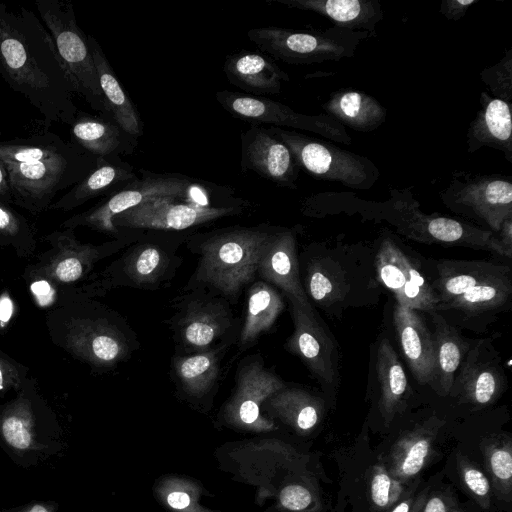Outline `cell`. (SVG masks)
I'll return each instance as SVG.
<instances>
[{"instance_id":"cell-1","label":"cell","mask_w":512,"mask_h":512,"mask_svg":"<svg viewBox=\"0 0 512 512\" xmlns=\"http://www.w3.org/2000/svg\"><path fill=\"white\" fill-rule=\"evenodd\" d=\"M0 75L43 116L71 125L78 113L73 87L56 45L36 14L0 2Z\"/></svg>"},{"instance_id":"cell-2","label":"cell","mask_w":512,"mask_h":512,"mask_svg":"<svg viewBox=\"0 0 512 512\" xmlns=\"http://www.w3.org/2000/svg\"><path fill=\"white\" fill-rule=\"evenodd\" d=\"M0 161L13 204L39 214L49 209L56 194L83 180L96 167L97 157L45 131L0 141Z\"/></svg>"},{"instance_id":"cell-3","label":"cell","mask_w":512,"mask_h":512,"mask_svg":"<svg viewBox=\"0 0 512 512\" xmlns=\"http://www.w3.org/2000/svg\"><path fill=\"white\" fill-rule=\"evenodd\" d=\"M278 227L240 225L189 233L187 249L197 265L182 291L201 289L235 306L244 288L257 279V263L268 238Z\"/></svg>"},{"instance_id":"cell-4","label":"cell","mask_w":512,"mask_h":512,"mask_svg":"<svg viewBox=\"0 0 512 512\" xmlns=\"http://www.w3.org/2000/svg\"><path fill=\"white\" fill-rule=\"evenodd\" d=\"M323 201L379 216L400 234L421 243L483 249L509 258L495 233L454 218L424 213L408 188L391 189L390 198L384 202L367 201L348 192L325 193Z\"/></svg>"},{"instance_id":"cell-5","label":"cell","mask_w":512,"mask_h":512,"mask_svg":"<svg viewBox=\"0 0 512 512\" xmlns=\"http://www.w3.org/2000/svg\"><path fill=\"white\" fill-rule=\"evenodd\" d=\"M189 233L143 232L87 286L91 296L127 287L158 291L171 286L183 263L180 246Z\"/></svg>"},{"instance_id":"cell-6","label":"cell","mask_w":512,"mask_h":512,"mask_svg":"<svg viewBox=\"0 0 512 512\" xmlns=\"http://www.w3.org/2000/svg\"><path fill=\"white\" fill-rule=\"evenodd\" d=\"M180 292L171 299L173 312L164 321L172 334L173 354L205 352L229 342L236 345L242 320L225 298L201 289Z\"/></svg>"},{"instance_id":"cell-7","label":"cell","mask_w":512,"mask_h":512,"mask_svg":"<svg viewBox=\"0 0 512 512\" xmlns=\"http://www.w3.org/2000/svg\"><path fill=\"white\" fill-rule=\"evenodd\" d=\"M140 172L142 177L105 197L93 208L70 217L62 227L73 229L86 226L118 238L124 234L125 230L117 229L112 223L113 218L152 199L179 198L203 206H218L209 200L210 190L196 180L183 175L155 174L143 169H140Z\"/></svg>"},{"instance_id":"cell-8","label":"cell","mask_w":512,"mask_h":512,"mask_svg":"<svg viewBox=\"0 0 512 512\" xmlns=\"http://www.w3.org/2000/svg\"><path fill=\"white\" fill-rule=\"evenodd\" d=\"M247 36L262 53L290 65H314L354 56L366 31L332 26L324 30H297L275 26L249 29Z\"/></svg>"},{"instance_id":"cell-9","label":"cell","mask_w":512,"mask_h":512,"mask_svg":"<svg viewBox=\"0 0 512 512\" xmlns=\"http://www.w3.org/2000/svg\"><path fill=\"white\" fill-rule=\"evenodd\" d=\"M35 5L56 45L74 94L81 96L92 109L108 119L88 38L76 21L73 4L60 0H36Z\"/></svg>"},{"instance_id":"cell-10","label":"cell","mask_w":512,"mask_h":512,"mask_svg":"<svg viewBox=\"0 0 512 512\" xmlns=\"http://www.w3.org/2000/svg\"><path fill=\"white\" fill-rule=\"evenodd\" d=\"M269 128L289 148L298 167L316 179L356 190H368L379 179L377 166L365 156L295 130Z\"/></svg>"},{"instance_id":"cell-11","label":"cell","mask_w":512,"mask_h":512,"mask_svg":"<svg viewBox=\"0 0 512 512\" xmlns=\"http://www.w3.org/2000/svg\"><path fill=\"white\" fill-rule=\"evenodd\" d=\"M88 308V313L71 323L68 345L72 351L100 369H113L128 361L140 342L126 319L101 304Z\"/></svg>"},{"instance_id":"cell-12","label":"cell","mask_w":512,"mask_h":512,"mask_svg":"<svg viewBox=\"0 0 512 512\" xmlns=\"http://www.w3.org/2000/svg\"><path fill=\"white\" fill-rule=\"evenodd\" d=\"M439 196L449 210L493 233H498L504 221L512 217L510 176L455 171Z\"/></svg>"},{"instance_id":"cell-13","label":"cell","mask_w":512,"mask_h":512,"mask_svg":"<svg viewBox=\"0 0 512 512\" xmlns=\"http://www.w3.org/2000/svg\"><path fill=\"white\" fill-rule=\"evenodd\" d=\"M285 386L286 383L265 366L260 354L243 357L237 365L234 387L219 413V420L230 427L247 431L275 430V422L262 414L261 406Z\"/></svg>"},{"instance_id":"cell-14","label":"cell","mask_w":512,"mask_h":512,"mask_svg":"<svg viewBox=\"0 0 512 512\" xmlns=\"http://www.w3.org/2000/svg\"><path fill=\"white\" fill-rule=\"evenodd\" d=\"M247 201L225 206H203L187 199L157 198L129 209L112 220L122 230L183 232L221 218L240 215Z\"/></svg>"},{"instance_id":"cell-15","label":"cell","mask_w":512,"mask_h":512,"mask_svg":"<svg viewBox=\"0 0 512 512\" xmlns=\"http://www.w3.org/2000/svg\"><path fill=\"white\" fill-rule=\"evenodd\" d=\"M215 98L228 113L252 126L270 124L279 128L305 130L345 145L353 141L345 127L325 113L308 115L264 96L228 90L218 91Z\"/></svg>"},{"instance_id":"cell-16","label":"cell","mask_w":512,"mask_h":512,"mask_svg":"<svg viewBox=\"0 0 512 512\" xmlns=\"http://www.w3.org/2000/svg\"><path fill=\"white\" fill-rule=\"evenodd\" d=\"M234 345L229 342L205 352L173 354L169 375L176 396L195 409L209 410L220 386L223 360Z\"/></svg>"},{"instance_id":"cell-17","label":"cell","mask_w":512,"mask_h":512,"mask_svg":"<svg viewBox=\"0 0 512 512\" xmlns=\"http://www.w3.org/2000/svg\"><path fill=\"white\" fill-rule=\"evenodd\" d=\"M378 280L389 289L397 305L417 311H437L438 297L414 262L390 238H385L376 255Z\"/></svg>"},{"instance_id":"cell-18","label":"cell","mask_w":512,"mask_h":512,"mask_svg":"<svg viewBox=\"0 0 512 512\" xmlns=\"http://www.w3.org/2000/svg\"><path fill=\"white\" fill-rule=\"evenodd\" d=\"M294 329L285 349L299 357L323 384L335 385L338 379L337 350L333 339L320 324L312 308L290 302Z\"/></svg>"},{"instance_id":"cell-19","label":"cell","mask_w":512,"mask_h":512,"mask_svg":"<svg viewBox=\"0 0 512 512\" xmlns=\"http://www.w3.org/2000/svg\"><path fill=\"white\" fill-rule=\"evenodd\" d=\"M454 378L450 394L475 407L493 404L504 389L505 376L499 356L490 340L477 341L469 347Z\"/></svg>"},{"instance_id":"cell-20","label":"cell","mask_w":512,"mask_h":512,"mask_svg":"<svg viewBox=\"0 0 512 512\" xmlns=\"http://www.w3.org/2000/svg\"><path fill=\"white\" fill-rule=\"evenodd\" d=\"M73 229L49 236L59 253L51 258L43 273L58 283H72L86 276L100 260L109 257L134 242L143 231L125 230L124 234L100 245L79 243Z\"/></svg>"},{"instance_id":"cell-21","label":"cell","mask_w":512,"mask_h":512,"mask_svg":"<svg viewBox=\"0 0 512 512\" xmlns=\"http://www.w3.org/2000/svg\"><path fill=\"white\" fill-rule=\"evenodd\" d=\"M241 169L274 184L297 188L298 167L289 148L269 127L252 126L241 134Z\"/></svg>"},{"instance_id":"cell-22","label":"cell","mask_w":512,"mask_h":512,"mask_svg":"<svg viewBox=\"0 0 512 512\" xmlns=\"http://www.w3.org/2000/svg\"><path fill=\"white\" fill-rule=\"evenodd\" d=\"M257 278L287 297L289 302L312 308L300 278L295 232L278 227L266 241L257 263Z\"/></svg>"},{"instance_id":"cell-23","label":"cell","mask_w":512,"mask_h":512,"mask_svg":"<svg viewBox=\"0 0 512 512\" xmlns=\"http://www.w3.org/2000/svg\"><path fill=\"white\" fill-rule=\"evenodd\" d=\"M393 321L403 355L414 378L422 385L435 384V342L422 316L417 310L396 305Z\"/></svg>"},{"instance_id":"cell-24","label":"cell","mask_w":512,"mask_h":512,"mask_svg":"<svg viewBox=\"0 0 512 512\" xmlns=\"http://www.w3.org/2000/svg\"><path fill=\"white\" fill-rule=\"evenodd\" d=\"M444 421L433 416L405 431L391 447L387 470L403 484L415 479L429 462Z\"/></svg>"},{"instance_id":"cell-25","label":"cell","mask_w":512,"mask_h":512,"mask_svg":"<svg viewBox=\"0 0 512 512\" xmlns=\"http://www.w3.org/2000/svg\"><path fill=\"white\" fill-rule=\"evenodd\" d=\"M481 108L470 122L467 134V151L474 153L490 147L503 153L512 163V117L510 103L491 97L486 91L480 94Z\"/></svg>"},{"instance_id":"cell-26","label":"cell","mask_w":512,"mask_h":512,"mask_svg":"<svg viewBox=\"0 0 512 512\" xmlns=\"http://www.w3.org/2000/svg\"><path fill=\"white\" fill-rule=\"evenodd\" d=\"M223 72L229 83L255 96L277 94L290 79L271 57L249 50L227 55Z\"/></svg>"},{"instance_id":"cell-27","label":"cell","mask_w":512,"mask_h":512,"mask_svg":"<svg viewBox=\"0 0 512 512\" xmlns=\"http://www.w3.org/2000/svg\"><path fill=\"white\" fill-rule=\"evenodd\" d=\"M138 178L134 167L123 161L120 156L97 158L96 167L71 190L52 203L49 209L72 210L93 198L108 197Z\"/></svg>"},{"instance_id":"cell-28","label":"cell","mask_w":512,"mask_h":512,"mask_svg":"<svg viewBox=\"0 0 512 512\" xmlns=\"http://www.w3.org/2000/svg\"><path fill=\"white\" fill-rule=\"evenodd\" d=\"M285 309V302L278 290L263 280L248 286L244 318L236 343L237 356L254 346L276 324Z\"/></svg>"},{"instance_id":"cell-29","label":"cell","mask_w":512,"mask_h":512,"mask_svg":"<svg viewBox=\"0 0 512 512\" xmlns=\"http://www.w3.org/2000/svg\"><path fill=\"white\" fill-rule=\"evenodd\" d=\"M290 8L312 11L331 19L335 26L366 31L376 36V26L384 18L378 0H266Z\"/></svg>"},{"instance_id":"cell-30","label":"cell","mask_w":512,"mask_h":512,"mask_svg":"<svg viewBox=\"0 0 512 512\" xmlns=\"http://www.w3.org/2000/svg\"><path fill=\"white\" fill-rule=\"evenodd\" d=\"M70 140L97 158L133 153L137 139L109 119L78 111L70 125Z\"/></svg>"},{"instance_id":"cell-31","label":"cell","mask_w":512,"mask_h":512,"mask_svg":"<svg viewBox=\"0 0 512 512\" xmlns=\"http://www.w3.org/2000/svg\"><path fill=\"white\" fill-rule=\"evenodd\" d=\"M87 38L100 88L107 105L108 119L116 123L128 135L137 139L143 134L141 117L134 103L120 84L98 41L89 34Z\"/></svg>"},{"instance_id":"cell-32","label":"cell","mask_w":512,"mask_h":512,"mask_svg":"<svg viewBox=\"0 0 512 512\" xmlns=\"http://www.w3.org/2000/svg\"><path fill=\"white\" fill-rule=\"evenodd\" d=\"M323 409L321 398L302 388L287 386L271 395L261 406L266 417L279 419L302 435L319 424Z\"/></svg>"},{"instance_id":"cell-33","label":"cell","mask_w":512,"mask_h":512,"mask_svg":"<svg viewBox=\"0 0 512 512\" xmlns=\"http://www.w3.org/2000/svg\"><path fill=\"white\" fill-rule=\"evenodd\" d=\"M321 107L342 126L360 132L377 129L387 116V109L376 98L352 89L333 92Z\"/></svg>"},{"instance_id":"cell-34","label":"cell","mask_w":512,"mask_h":512,"mask_svg":"<svg viewBox=\"0 0 512 512\" xmlns=\"http://www.w3.org/2000/svg\"><path fill=\"white\" fill-rule=\"evenodd\" d=\"M377 378L379 409L388 425L405 409L409 385L398 355L387 338L381 340L377 349Z\"/></svg>"},{"instance_id":"cell-35","label":"cell","mask_w":512,"mask_h":512,"mask_svg":"<svg viewBox=\"0 0 512 512\" xmlns=\"http://www.w3.org/2000/svg\"><path fill=\"white\" fill-rule=\"evenodd\" d=\"M507 268L509 267L487 261H439L437 264V278L432 284L439 302L437 311L440 306Z\"/></svg>"},{"instance_id":"cell-36","label":"cell","mask_w":512,"mask_h":512,"mask_svg":"<svg viewBox=\"0 0 512 512\" xmlns=\"http://www.w3.org/2000/svg\"><path fill=\"white\" fill-rule=\"evenodd\" d=\"M430 315L435 328L433 337L436 351V384L439 393L449 395L455 373L470 346L437 311L431 312Z\"/></svg>"},{"instance_id":"cell-37","label":"cell","mask_w":512,"mask_h":512,"mask_svg":"<svg viewBox=\"0 0 512 512\" xmlns=\"http://www.w3.org/2000/svg\"><path fill=\"white\" fill-rule=\"evenodd\" d=\"M511 292L510 269L507 268L440 306L438 310H454L467 315L482 314L502 306Z\"/></svg>"},{"instance_id":"cell-38","label":"cell","mask_w":512,"mask_h":512,"mask_svg":"<svg viewBox=\"0 0 512 512\" xmlns=\"http://www.w3.org/2000/svg\"><path fill=\"white\" fill-rule=\"evenodd\" d=\"M0 438L18 455L40 448L31 404L20 398L8 405L0 415Z\"/></svg>"},{"instance_id":"cell-39","label":"cell","mask_w":512,"mask_h":512,"mask_svg":"<svg viewBox=\"0 0 512 512\" xmlns=\"http://www.w3.org/2000/svg\"><path fill=\"white\" fill-rule=\"evenodd\" d=\"M484 466L493 495L510 503L512 498V440L506 433L492 434L481 442Z\"/></svg>"},{"instance_id":"cell-40","label":"cell","mask_w":512,"mask_h":512,"mask_svg":"<svg viewBox=\"0 0 512 512\" xmlns=\"http://www.w3.org/2000/svg\"><path fill=\"white\" fill-rule=\"evenodd\" d=\"M303 288L315 302L328 304L341 296L343 281L336 272L324 267V262L310 260Z\"/></svg>"},{"instance_id":"cell-41","label":"cell","mask_w":512,"mask_h":512,"mask_svg":"<svg viewBox=\"0 0 512 512\" xmlns=\"http://www.w3.org/2000/svg\"><path fill=\"white\" fill-rule=\"evenodd\" d=\"M457 471L464 489L483 510H489L493 491L486 473L462 454L457 456Z\"/></svg>"},{"instance_id":"cell-42","label":"cell","mask_w":512,"mask_h":512,"mask_svg":"<svg viewBox=\"0 0 512 512\" xmlns=\"http://www.w3.org/2000/svg\"><path fill=\"white\" fill-rule=\"evenodd\" d=\"M404 484L394 478L385 465H374L369 481V495L379 511L392 508L402 497Z\"/></svg>"},{"instance_id":"cell-43","label":"cell","mask_w":512,"mask_h":512,"mask_svg":"<svg viewBox=\"0 0 512 512\" xmlns=\"http://www.w3.org/2000/svg\"><path fill=\"white\" fill-rule=\"evenodd\" d=\"M160 494L175 512H212L200 505L195 485L185 480H166Z\"/></svg>"},{"instance_id":"cell-44","label":"cell","mask_w":512,"mask_h":512,"mask_svg":"<svg viewBox=\"0 0 512 512\" xmlns=\"http://www.w3.org/2000/svg\"><path fill=\"white\" fill-rule=\"evenodd\" d=\"M480 79L487 86L494 98L511 104L512 100V49H508L496 64L484 68Z\"/></svg>"},{"instance_id":"cell-45","label":"cell","mask_w":512,"mask_h":512,"mask_svg":"<svg viewBox=\"0 0 512 512\" xmlns=\"http://www.w3.org/2000/svg\"><path fill=\"white\" fill-rule=\"evenodd\" d=\"M31 240L32 231L27 220L0 198V243L16 245Z\"/></svg>"},{"instance_id":"cell-46","label":"cell","mask_w":512,"mask_h":512,"mask_svg":"<svg viewBox=\"0 0 512 512\" xmlns=\"http://www.w3.org/2000/svg\"><path fill=\"white\" fill-rule=\"evenodd\" d=\"M279 502L284 509L293 512L307 511L317 505L310 489L297 483L282 488L279 493Z\"/></svg>"},{"instance_id":"cell-47","label":"cell","mask_w":512,"mask_h":512,"mask_svg":"<svg viewBox=\"0 0 512 512\" xmlns=\"http://www.w3.org/2000/svg\"><path fill=\"white\" fill-rule=\"evenodd\" d=\"M420 512H470L462 506L450 488H438L428 492Z\"/></svg>"},{"instance_id":"cell-48","label":"cell","mask_w":512,"mask_h":512,"mask_svg":"<svg viewBox=\"0 0 512 512\" xmlns=\"http://www.w3.org/2000/svg\"><path fill=\"white\" fill-rule=\"evenodd\" d=\"M479 0H443L439 12L448 20L458 21L463 18L468 9Z\"/></svg>"},{"instance_id":"cell-49","label":"cell","mask_w":512,"mask_h":512,"mask_svg":"<svg viewBox=\"0 0 512 512\" xmlns=\"http://www.w3.org/2000/svg\"><path fill=\"white\" fill-rule=\"evenodd\" d=\"M429 488H424L420 492L410 494L409 496L399 500L392 508L391 512H420Z\"/></svg>"},{"instance_id":"cell-50","label":"cell","mask_w":512,"mask_h":512,"mask_svg":"<svg viewBox=\"0 0 512 512\" xmlns=\"http://www.w3.org/2000/svg\"><path fill=\"white\" fill-rule=\"evenodd\" d=\"M18 381V374L14 366L0 358V393L6 391Z\"/></svg>"},{"instance_id":"cell-51","label":"cell","mask_w":512,"mask_h":512,"mask_svg":"<svg viewBox=\"0 0 512 512\" xmlns=\"http://www.w3.org/2000/svg\"><path fill=\"white\" fill-rule=\"evenodd\" d=\"M498 239L508 254L509 258H511L512 253V217L508 218L504 221L501 226L500 231L498 232Z\"/></svg>"},{"instance_id":"cell-52","label":"cell","mask_w":512,"mask_h":512,"mask_svg":"<svg viewBox=\"0 0 512 512\" xmlns=\"http://www.w3.org/2000/svg\"><path fill=\"white\" fill-rule=\"evenodd\" d=\"M0 198L10 204L13 203L8 174H7L5 167L1 161H0Z\"/></svg>"},{"instance_id":"cell-53","label":"cell","mask_w":512,"mask_h":512,"mask_svg":"<svg viewBox=\"0 0 512 512\" xmlns=\"http://www.w3.org/2000/svg\"><path fill=\"white\" fill-rule=\"evenodd\" d=\"M13 312V304L11 300L4 296L0 300V322H7L9 321L11 315Z\"/></svg>"},{"instance_id":"cell-54","label":"cell","mask_w":512,"mask_h":512,"mask_svg":"<svg viewBox=\"0 0 512 512\" xmlns=\"http://www.w3.org/2000/svg\"><path fill=\"white\" fill-rule=\"evenodd\" d=\"M32 290L39 300H45L49 297L50 287L46 282L35 283Z\"/></svg>"},{"instance_id":"cell-55","label":"cell","mask_w":512,"mask_h":512,"mask_svg":"<svg viewBox=\"0 0 512 512\" xmlns=\"http://www.w3.org/2000/svg\"><path fill=\"white\" fill-rule=\"evenodd\" d=\"M26 512H51L49 507L42 503L31 505Z\"/></svg>"}]
</instances>
